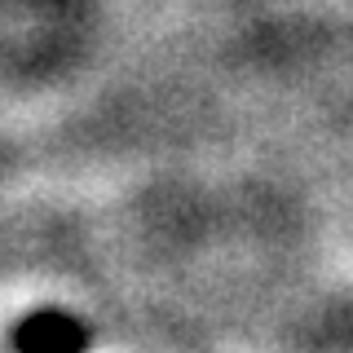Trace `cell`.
Masks as SVG:
<instances>
[{
  "label": "cell",
  "instance_id": "1",
  "mask_svg": "<svg viewBox=\"0 0 353 353\" xmlns=\"http://www.w3.org/2000/svg\"><path fill=\"white\" fill-rule=\"evenodd\" d=\"M93 331L66 309H31L14 327V349L18 353H88Z\"/></svg>",
  "mask_w": 353,
  "mask_h": 353
}]
</instances>
